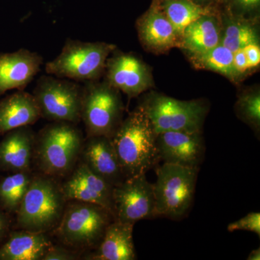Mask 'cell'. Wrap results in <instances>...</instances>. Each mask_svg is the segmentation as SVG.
<instances>
[{
	"label": "cell",
	"mask_w": 260,
	"mask_h": 260,
	"mask_svg": "<svg viewBox=\"0 0 260 260\" xmlns=\"http://www.w3.org/2000/svg\"><path fill=\"white\" fill-rule=\"evenodd\" d=\"M157 136L140 106L121 121L112 140L125 179L146 174L160 161Z\"/></svg>",
	"instance_id": "1"
},
{
	"label": "cell",
	"mask_w": 260,
	"mask_h": 260,
	"mask_svg": "<svg viewBox=\"0 0 260 260\" xmlns=\"http://www.w3.org/2000/svg\"><path fill=\"white\" fill-rule=\"evenodd\" d=\"M83 143L76 124L51 121L36 135L34 160L42 174L64 178L78 164Z\"/></svg>",
	"instance_id": "2"
},
{
	"label": "cell",
	"mask_w": 260,
	"mask_h": 260,
	"mask_svg": "<svg viewBox=\"0 0 260 260\" xmlns=\"http://www.w3.org/2000/svg\"><path fill=\"white\" fill-rule=\"evenodd\" d=\"M114 220L112 214L101 205L69 200L60 221L50 233L73 250H95Z\"/></svg>",
	"instance_id": "3"
},
{
	"label": "cell",
	"mask_w": 260,
	"mask_h": 260,
	"mask_svg": "<svg viewBox=\"0 0 260 260\" xmlns=\"http://www.w3.org/2000/svg\"><path fill=\"white\" fill-rule=\"evenodd\" d=\"M67 202L56 179L34 174L17 211V223L23 230L50 233L60 221Z\"/></svg>",
	"instance_id": "4"
},
{
	"label": "cell",
	"mask_w": 260,
	"mask_h": 260,
	"mask_svg": "<svg viewBox=\"0 0 260 260\" xmlns=\"http://www.w3.org/2000/svg\"><path fill=\"white\" fill-rule=\"evenodd\" d=\"M114 49L107 43L68 39L60 54L46 64V73L76 82L95 81L102 75L108 56Z\"/></svg>",
	"instance_id": "5"
},
{
	"label": "cell",
	"mask_w": 260,
	"mask_h": 260,
	"mask_svg": "<svg viewBox=\"0 0 260 260\" xmlns=\"http://www.w3.org/2000/svg\"><path fill=\"white\" fill-rule=\"evenodd\" d=\"M199 169L164 164L153 184L155 215L178 220L185 216L194 200Z\"/></svg>",
	"instance_id": "6"
},
{
	"label": "cell",
	"mask_w": 260,
	"mask_h": 260,
	"mask_svg": "<svg viewBox=\"0 0 260 260\" xmlns=\"http://www.w3.org/2000/svg\"><path fill=\"white\" fill-rule=\"evenodd\" d=\"M124 106L119 90L107 82H86L83 86L81 120L87 136L102 135L112 138L123 121Z\"/></svg>",
	"instance_id": "7"
},
{
	"label": "cell",
	"mask_w": 260,
	"mask_h": 260,
	"mask_svg": "<svg viewBox=\"0 0 260 260\" xmlns=\"http://www.w3.org/2000/svg\"><path fill=\"white\" fill-rule=\"evenodd\" d=\"M32 95L41 117L74 124L81 121L83 87L76 81L43 75L38 80Z\"/></svg>",
	"instance_id": "8"
},
{
	"label": "cell",
	"mask_w": 260,
	"mask_h": 260,
	"mask_svg": "<svg viewBox=\"0 0 260 260\" xmlns=\"http://www.w3.org/2000/svg\"><path fill=\"white\" fill-rule=\"evenodd\" d=\"M157 135L167 132H202L207 107L200 101H180L153 95L140 105Z\"/></svg>",
	"instance_id": "9"
},
{
	"label": "cell",
	"mask_w": 260,
	"mask_h": 260,
	"mask_svg": "<svg viewBox=\"0 0 260 260\" xmlns=\"http://www.w3.org/2000/svg\"><path fill=\"white\" fill-rule=\"evenodd\" d=\"M113 200L114 218L121 223L135 225L156 217L153 184L149 182L146 174L126 178L114 186Z\"/></svg>",
	"instance_id": "10"
},
{
	"label": "cell",
	"mask_w": 260,
	"mask_h": 260,
	"mask_svg": "<svg viewBox=\"0 0 260 260\" xmlns=\"http://www.w3.org/2000/svg\"><path fill=\"white\" fill-rule=\"evenodd\" d=\"M64 179L59 186L67 201L78 200L101 205L114 218V186L90 170L86 164L79 159L74 169Z\"/></svg>",
	"instance_id": "11"
},
{
	"label": "cell",
	"mask_w": 260,
	"mask_h": 260,
	"mask_svg": "<svg viewBox=\"0 0 260 260\" xmlns=\"http://www.w3.org/2000/svg\"><path fill=\"white\" fill-rule=\"evenodd\" d=\"M159 160L164 164L199 169L205 158L202 132H167L157 136Z\"/></svg>",
	"instance_id": "12"
},
{
	"label": "cell",
	"mask_w": 260,
	"mask_h": 260,
	"mask_svg": "<svg viewBox=\"0 0 260 260\" xmlns=\"http://www.w3.org/2000/svg\"><path fill=\"white\" fill-rule=\"evenodd\" d=\"M80 160L113 186L125 179L111 138L87 136L84 139Z\"/></svg>",
	"instance_id": "13"
},
{
	"label": "cell",
	"mask_w": 260,
	"mask_h": 260,
	"mask_svg": "<svg viewBox=\"0 0 260 260\" xmlns=\"http://www.w3.org/2000/svg\"><path fill=\"white\" fill-rule=\"evenodd\" d=\"M106 67L107 83L129 98L138 96L151 85L148 68L132 54H118L107 61Z\"/></svg>",
	"instance_id": "14"
},
{
	"label": "cell",
	"mask_w": 260,
	"mask_h": 260,
	"mask_svg": "<svg viewBox=\"0 0 260 260\" xmlns=\"http://www.w3.org/2000/svg\"><path fill=\"white\" fill-rule=\"evenodd\" d=\"M43 58L28 49L0 55V95L12 89L23 90L40 70Z\"/></svg>",
	"instance_id": "15"
},
{
	"label": "cell",
	"mask_w": 260,
	"mask_h": 260,
	"mask_svg": "<svg viewBox=\"0 0 260 260\" xmlns=\"http://www.w3.org/2000/svg\"><path fill=\"white\" fill-rule=\"evenodd\" d=\"M35 138L30 126L10 130L0 143V167L13 172L30 171Z\"/></svg>",
	"instance_id": "16"
},
{
	"label": "cell",
	"mask_w": 260,
	"mask_h": 260,
	"mask_svg": "<svg viewBox=\"0 0 260 260\" xmlns=\"http://www.w3.org/2000/svg\"><path fill=\"white\" fill-rule=\"evenodd\" d=\"M133 228L131 223L114 220L108 226L102 242L88 254L85 259L91 260H135L137 259Z\"/></svg>",
	"instance_id": "17"
},
{
	"label": "cell",
	"mask_w": 260,
	"mask_h": 260,
	"mask_svg": "<svg viewBox=\"0 0 260 260\" xmlns=\"http://www.w3.org/2000/svg\"><path fill=\"white\" fill-rule=\"evenodd\" d=\"M41 118L40 110L32 94L20 90L0 102V133L30 126Z\"/></svg>",
	"instance_id": "18"
},
{
	"label": "cell",
	"mask_w": 260,
	"mask_h": 260,
	"mask_svg": "<svg viewBox=\"0 0 260 260\" xmlns=\"http://www.w3.org/2000/svg\"><path fill=\"white\" fill-rule=\"evenodd\" d=\"M52 242L45 233L12 232L0 247V260H42Z\"/></svg>",
	"instance_id": "19"
},
{
	"label": "cell",
	"mask_w": 260,
	"mask_h": 260,
	"mask_svg": "<svg viewBox=\"0 0 260 260\" xmlns=\"http://www.w3.org/2000/svg\"><path fill=\"white\" fill-rule=\"evenodd\" d=\"M142 42L155 50H165L177 45L179 35L165 14L158 10H150L138 23Z\"/></svg>",
	"instance_id": "20"
},
{
	"label": "cell",
	"mask_w": 260,
	"mask_h": 260,
	"mask_svg": "<svg viewBox=\"0 0 260 260\" xmlns=\"http://www.w3.org/2000/svg\"><path fill=\"white\" fill-rule=\"evenodd\" d=\"M183 47L194 55L204 54L220 44V34L215 19L208 15L189 24L182 32Z\"/></svg>",
	"instance_id": "21"
},
{
	"label": "cell",
	"mask_w": 260,
	"mask_h": 260,
	"mask_svg": "<svg viewBox=\"0 0 260 260\" xmlns=\"http://www.w3.org/2000/svg\"><path fill=\"white\" fill-rule=\"evenodd\" d=\"M31 171L14 172L0 182V203L8 212L17 213L31 183Z\"/></svg>",
	"instance_id": "22"
},
{
	"label": "cell",
	"mask_w": 260,
	"mask_h": 260,
	"mask_svg": "<svg viewBox=\"0 0 260 260\" xmlns=\"http://www.w3.org/2000/svg\"><path fill=\"white\" fill-rule=\"evenodd\" d=\"M164 10L179 37L189 24L208 15L206 10L191 0H166Z\"/></svg>",
	"instance_id": "23"
},
{
	"label": "cell",
	"mask_w": 260,
	"mask_h": 260,
	"mask_svg": "<svg viewBox=\"0 0 260 260\" xmlns=\"http://www.w3.org/2000/svg\"><path fill=\"white\" fill-rule=\"evenodd\" d=\"M195 64L234 79L239 73L234 64V53L221 44L200 55H194Z\"/></svg>",
	"instance_id": "24"
},
{
	"label": "cell",
	"mask_w": 260,
	"mask_h": 260,
	"mask_svg": "<svg viewBox=\"0 0 260 260\" xmlns=\"http://www.w3.org/2000/svg\"><path fill=\"white\" fill-rule=\"evenodd\" d=\"M252 44H257L255 32L249 25L243 24H233L228 26L221 43L233 53Z\"/></svg>",
	"instance_id": "25"
},
{
	"label": "cell",
	"mask_w": 260,
	"mask_h": 260,
	"mask_svg": "<svg viewBox=\"0 0 260 260\" xmlns=\"http://www.w3.org/2000/svg\"><path fill=\"white\" fill-rule=\"evenodd\" d=\"M237 112L246 122L259 132L260 95L259 93L244 94L237 103Z\"/></svg>",
	"instance_id": "26"
},
{
	"label": "cell",
	"mask_w": 260,
	"mask_h": 260,
	"mask_svg": "<svg viewBox=\"0 0 260 260\" xmlns=\"http://www.w3.org/2000/svg\"><path fill=\"white\" fill-rule=\"evenodd\" d=\"M229 232L237 231H246L256 234L260 237V214L257 212H252L247 214L246 216L239 219L237 221L233 222L228 225Z\"/></svg>",
	"instance_id": "27"
},
{
	"label": "cell",
	"mask_w": 260,
	"mask_h": 260,
	"mask_svg": "<svg viewBox=\"0 0 260 260\" xmlns=\"http://www.w3.org/2000/svg\"><path fill=\"white\" fill-rule=\"evenodd\" d=\"M74 250L64 246L54 245L49 248L42 260H75L78 259V254Z\"/></svg>",
	"instance_id": "28"
},
{
	"label": "cell",
	"mask_w": 260,
	"mask_h": 260,
	"mask_svg": "<svg viewBox=\"0 0 260 260\" xmlns=\"http://www.w3.org/2000/svg\"><path fill=\"white\" fill-rule=\"evenodd\" d=\"M247 58L249 68H255L260 62V49L257 44H252L248 45L244 49Z\"/></svg>",
	"instance_id": "29"
},
{
	"label": "cell",
	"mask_w": 260,
	"mask_h": 260,
	"mask_svg": "<svg viewBox=\"0 0 260 260\" xmlns=\"http://www.w3.org/2000/svg\"><path fill=\"white\" fill-rule=\"evenodd\" d=\"M234 64L236 70L239 74L249 69L247 58H246L244 49L234 52Z\"/></svg>",
	"instance_id": "30"
},
{
	"label": "cell",
	"mask_w": 260,
	"mask_h": 260,
	"mask_svg": "<svg viewBox=\"0 0 260 260\" xmlns=\"http://www.w3.org/2000/svg\"><path fill=\"white\" fill-rule=\"evenodd\" d=\"M10 229V220L6 215L0 211V241L8 234Z\"/></svg>",
	"instance_id": "31"
},
{
	"label": "cell",
	"mask_w": 260,
	"mask_h": 260,
	"mask_svg": "<svg viewBox=\"0 0 260 260\" xmlns=\"http://www.w3.org/2000/svg\"><path fill=\"white\" fill-rule=\"evenodd\" d=\"M238 2L245 8H252L259 4V0H238Z\"/></svg>",
	"instance_id": "32"
},
{
	"label": "cell",
	"mask_w": 260,
	"mask_h": 260,
	"mask_svg": "<svg viewBox=\"0 0 260 260\" xmlns=\"http://www.w3.org/2000/svg\"><path fill=\"white\" fill-rule=\"evenodd\" d=\"M247 260H259L260 259V249H254L249 253L248 256Z\"/></svg>",
	"instance_id": "33"
}]
</instances>
